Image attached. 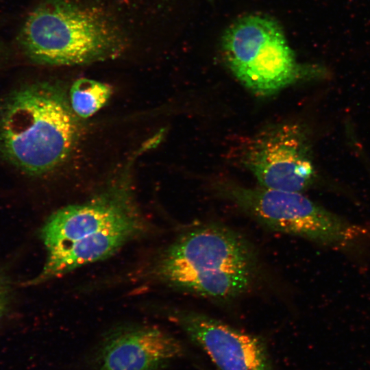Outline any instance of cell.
I'll return each instance as SVG.
<instances>
[{"instance_id":"3","label":"cell","mask_w":370,"mask_h":370,"mask_svg":"<svg viewBox=\"0 0 370 370\" xmlns=\"http://www.w3.org/2000/svg\"><path fill=\"white\" fill-rule=\"evenodd\" d=\"M79 134L77 116L58 84H28L0 101V161L25 174L42 175L56 169Z\"/></svg>"},{"instance_id":"4","label":"cell","mask_w":370,"mask_h":370,"mask_svg":"<svg viewBox=\"0 0 370 370\" xmlns=\"http://www.w3.org/2000/svg\"><path fill=\"white\" fill-rule=\"evenodd\" d=\"M25 54L45 65H80L117 57L127 40L97 8L69 0H45L26 18L18 35Z\"/></svg>"},{"instance_id":"8","label":"cell","mask_w":370,"mask_h":370,"mask_svg":"<svg viewBox=\"0 0 370 370\" xmlns=\"http://www.w3.org/2000/svg\"><path fill=\"white\" fill-rule=\"evenodd\" d=\"M169 317L218 370H275L264 341L255 334L190 310H172Z\"/></svg>"},{"instance_id":"7","label":"cell","mask_w":370,"mask_h":370,"mask_svg":"<svg viewBox=\"0 0 370 370\" xmlns=\"http://www.w3.org/2000/svg\"><path fill=\"white\" fill-rule=\"evenodd\" d=\"M243 159L260 185L267 188L301 193L314 176L305 135L293 124L273 126L256 135Z\"/></svg>"},{"instance_id":"2","label":"cell","mask_w":370,"mask_h":370,"mask_svg":"<svg viewBox=\"0 0 370 370\" xmlns=\"http://www.w3.org/2000/svg\"><path fill=\"white\" fill-rule=\"evenodd\" d=\"M258 271L249 241L229 227L211 223L179 235L158 256L152 275L171 288L227 302L249 290Z\"/></svg>"},{"instance_id":"10","label":"cell","mask_w":370,"mask_h":370,"mask_svg":"<svg viewBox=\"0 0 370 370\" xmlns=\"http://www.w3.org/2000/svg\"><path fill=\"white\" fill-rule=\"evenodd\" d=\"M112 93V87L106 83L80 78L72 84L69 99L74 113L78 117L86 119L102 108Z\"/></svg>"},{"instance_id":"1","label":"cell","mask_w":370,"mask_h":370,"mask_svg":"<svg viewBox=\"0 0 370 370\" xmlns=\"http://www.w3.org/2000/svg\"><path fill=\"white\" fill-rule=\"evenodd\" d=\"M124 177L81 204L51 214L39 230L46 259L32 286L110 257L149 230Z\"/></svg>"},{"instance_id":"11","label":"cell","mask_w":370,"mask_h":370,"mask_svg":"<svg viewBox=\"0 0 370 370\" xmlns=\"http://www.w3.org/2000/svg\"><path fill=\"white\" fill-rule=\"evenodd\" d=\"M15 301L14 282L10 276L0 268V327L12 313Z\"/></svg>"},{"instance_id":"6","label":"cell","mask_w":370,"mask_h":370,"mask_svg":"<svg viewBox=\"0 0 370 370\" xmlns=\"http://www.w3.org/2000/svg\"><path fill=\"white\" fill-rule=\"evenodd\" d=\"M216 190L265 227L323 245L347 248L366 233L362 227L343 219L300 192L223 182L217 184Z\"/></svg>"},{"instance_id":"5","label":"cell","mask_w":370,"mask_h":370,"mask_svg":"<svg viewBox=\"0 0 370 370\" xmlns=\"http://www.w3.org/2000/svg\"><path fill=\"white\" fill-rule=\"evenodd\" d=\"M222 51L227 65L256 94H273L320 71L297 62L280 25L260 15L241 17L224 32Z\"/></svg>"},{"instance_id":"9","label":"cell","mask_w":370,"mask_h":370,"mask_svg":"<svg viewBox=\"0 0 370 370\" xmlns=\"http://www.w3.org/2000/svg\"><path fill=\"white\" fill-rule=\"evenodd\" d=\"M185 354L183 345L156 327L129 325L108 332L94 351L93 370H162Z\"/></svg>"}]
</instances>
